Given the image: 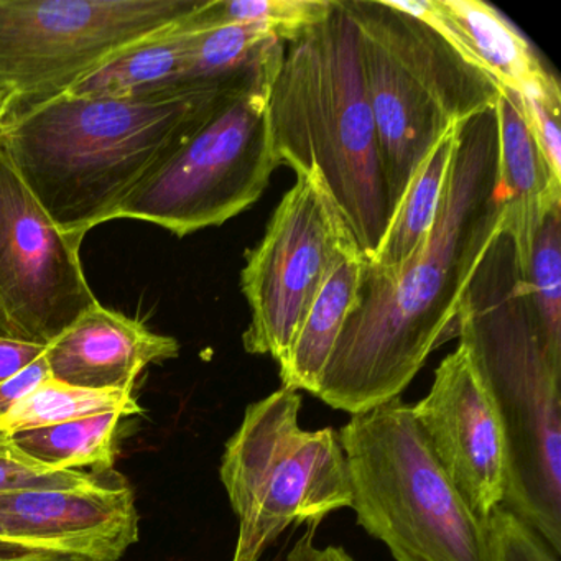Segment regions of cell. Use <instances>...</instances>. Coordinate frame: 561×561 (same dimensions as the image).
Masks as SVG:
<instances>
[{"mask_svg":"<svg viewBox=\"0 0 561 561\" xmlns=\"http://www.w3.org/2000/svg\"><path fill=\"white\" fill-rule=\"evenodd\" d=\"M182 22V21H180ZM179 24L116 55L100 70L81 80L68 93L87 98L152 96L185 83L195 32Z\"/></svg>","mask_w":561,"mask_h":561,"instance_id":"ac0fdd59","label":"cell"},{"mask_svg":"<svg viewBox=\"0 0 561 561\" xmlns=\"http://www.w3.org/2000/svg\"><path fill=\"white\" fill-rule=\"evenodd\" d=\"M4 121L5 119H0V130H2V126H4Z\"/></svg>","mask_w":561,"mask_h":561,"instance_id":"e575fe53","label":"cell"},{"mask_svg":"<svg viewBox=\"0 0 561 561\" xmlns=\"http://www.w3.org/2000/svg\"><path fill=\"white\" fill-rule=\"evenodd\" d=\"M284 50L222 80L152 96L107 100L65 93L11 114L0 147L60 231L87 238L114 221L130 193L165 163L242 84L275 70Z\"/></svg>","mask_w":561,"mask_h":561,"instance_id":"7a4b0ae2","label":"cell"},{"mask_svg":"<svg viewBox=\"0 0 561 561\" xmlns=\"http://www.w3.org/2000/svg\"><path fill=\"white\" fill-rule=\"evenodd\" d=\"M32 554L31 551L21 550V548L9 547V545H0V560H11V558L25 557Z\"/></svg>","mask_w":561,"mask_h":561,"instance_id":"d6a6232c","label":"cell"},{"mask_svg":"<svg viewBox=\"0 0 561 561\" xmlns=\"http://www.w3.org/2000/svg\"><path fill=\"white\" fill-rule=\"evenodd\" d=\"M81 244L55 225L0 147V337L47 347L100 304Z\"/></svg>","mask_w":561,"mask_h":561,"instance_id":"8fae6325","label":"cell"},{"mask_svg":"<svg viewBox=\"0 0 561 561\" xmlns=\"http://www.w3.org/2000/svg\"><path fill=\"white\" fill-rule=\"evenodd\" d=\"M412 412L453 484L488 522L504 502L507 456L494 402L465 346L439 363L432 389Z\"/></svg>","mask_w":561,"mask_h":561,"instance_id":"7c38bea8","label":"cell"},{"mask_svg":"<svg viewBox=\"0 0 561 561\" xmlns=\"http://www.w3.org/2000/svg\"><path fill=\"white\" fill-rule=\"evenodd\" d=\"M0 508L38 553L117 561L139 537L133 491L113 471L88 488L0 494Z\"/></svg>","mask_w":561,"mask_h":561,"instance_id":"4fadbf2b","label":"cell"},{"mask_svg":"<svg viewBox=\"0 0 561 561\" xmlns=\"http://www.w3.org/2000/svg\"><path fill=\"white\" fill-rule=\"evenodd\" d=\"M522 278L545 341L561 357V205L541 219Z\"/></svg>","mask_w":561,"mask_h":561,"instance_id":"cb8c5ba5","label":"cell"},{"mask_svg":"<svg viewBox=\"0 0 561 561\" xmlns=\"http://www.w3.org/2000/svg\"><path fill=\"white\" fill-rule=\"evenodd\" d=\"M278 68L229 94L215 114L130 193L114 219L150 222L185 238L225 225L259 202L272 173L280 167L267 114Z\"/></svg>","mask_w":561,"mask_h":561,"instance_id":"ba28073f","label":"cell"},{"mask_svg":"<svg viewBox=\"0 0 561 561\" xmlns=\"http://www.w3.org/2000/svg\"><path fill=\"white\" fill-rule=\"evenodd\" d=\"M107 412L133 416L144 410L127 390L83 389L50 376L0 419V436L11 438L15 433Z\"/></svg>","mask_w":561,"mask_h":561,"instance_id":"44dd1931","label":"cell"},{"mask_svg":"<svg viewBox=\"0 0 561 561\" xmlns=\"http://www.w3.org/2000/svg\"><path fill=\"white\" fill-rule=\"evenodd\" d=\"M495 117L499 130V186L504 231L514 242L524 272L535 234L550 209L561 205V180L551 173L522 111L517 93L501 87Z\"/></svg>","mask_w":561,"mask_h":561,"instance_id":"2e32d148","label":"cell"},{"mask_svg":"<svg viewBox=\"0 0 561 561\" xmlns=\"http://www.w3.org/2000/svg\"><path fill=\"white\" fill-rule=\"evenodd\" d=\"M0 561H94L90 558L75 557V554H60V553H32L25 557L11 558V560Z\"/></svg>","mask_w":561,"mask_h":561,"instance_id":"1f68e13d","label":"cell"},{"mask_svg":"<svg viewBox=\"0 0 561 561\" xmlns=\"http://www.w3.org/2000/svg\"><path fill=\"white\" fill-rule=\"evenodd\" d=\"M275 157L297 175L314 170L369 264L392 218L359 35L334 0L321 24L285 44L271 88Z\"/></svg>","mask_w":561,"mask_h":561,"instance_id":"277c9868","label":"cell"},{"mask_svg":"<svg viewBox=\"0 0 561 561\" xmlns=\"http://www.w3.org/2000/svg\"><path fill=\"white\" fill-rule=\"evenodd\" d=\"M504 221L497 117L489 110L459 126L423 248L392 275L364 265L359 305L337 337L317 397L350 415L399 399L426 357L455 336L472 275Z\"/></svg>","mask_w":561,"mask_h":561,"instance_id":"6da1fadb","label":"cell"},{"mask_svg":"<svg viewBox=\"0 0 561 561\" xmlns=\"http://www.w3.org/2000/svg\"><path fill=\"white\" fill-rule=\"evenodd\" d=\"M300 410V392L280 387L245 409L226 443L219 474L239 522L232 561H259L291 525L351 507L340 433L301 428Z\"/></svg>","mask_w":561,"mask_h":561,"instance_id":"52a82bcc","label":"cell"},{"mask_svg":"<svg viewBox=\"0 0 561 561\" xmlns=\"http://www.w3.org/2000/svg\"><path fill=\"white\" fill-rule=\"evenodd\" d=\"M364 265L360 252L344 254L336 262L278 364L282 387L317 396L337 337L359 305Z\"/></svg>","mask_w":561,"mask_h":561,"instance_id":"e0dca14e","label":"cell"},{"mask_svg":"<svg viewBox=\"0 0 561 561\" xmlns=\"http://www.w3.org/2000/svg\"><path fill=\"white\" fill-rule=\"evenodd\" d=\"M350 252H360L359 245L318 173L297 175L264 238L245 255L241 290L251 321L242 334L244 350L280 364L321 285Z\"/></svg>","mask_w":561,"mask_h":561,"instance_id":"30bf717a","label":"cell"},{"mask_svg":"<svg viewBox=\"0 0 561 561\" xmlns=\"http://www.w3.org/2000/svg\"><path fill=\"white\" fill-rule=\"evenodd\" d=\"M0 545H9V547L21 548V550L31 551V553H38L25 540L18 525L12 522V518L2 508H0Z\"/></svg>","mask_w":561,"mask_h":561,"instance_id":"4dcf8cb0","label":"cell"},{"mask_svg":"<svg viewBox=\"0 0 561 561\" xmlns=\"http://www.w3.org/2000/svg\"><path fill=\"white\" fill-rule=\"evenodd\" d=\"M389 4L435 28L499 87L522 94L553 78L517 27L484 2L389 0Z\"/></svg>","mask_w":561,"mask_h":561,"instance_id":"9a60e30c","label":"cell"},{"mask_svg":"<svg viewBox=\"0 0 561 561\" xmlns=\"http://www.w3.org/2000/svg\"><path fill=\"white\" fill-rule=\"evenodd\" d=\"M357 524L396 561H489L488 522L426 443L412 405L393 399L340 430Z\"/></svg>","mask_w":561,"mask_h":561,"instance_id":"8992f818","label":"cell"},{"mask_svg":"<svg viewBox=\"0 0 561 561\" xmlns=\"http://www.w3.org/2000/svg\"><path fill=\"white\" fill-rule=\"evenodd\" d=\"M175 337L96 304L45 347L50 376L75 387L133 392L150 364L175 359Z\"/></svg>","mask_w":561,"mask_h":561,"instance_id":"5bb4252c","label":"cell"},{"mask_svg":"<svg viewBox=\"0 0 561 561\" xmlns=\"http://www.w3.org/2000/svg\"><path fill=\"white\" fill-rule=\"evenodd\" d=\"M203 4L205 0H0V98L8 117L68 93L116 55L169 31Z\"/></svg>","mask_w":561,"mask_h":561,"instance_id":"9c48e42d","label":"cell"},{"mask_svg":"<svg viewBox=\"0 0 561 561\" xmlns=\"http://www.w3.org/2000/svg\"><path fill=\"white\" fill-rule=\"evenodd\" d=\"M8 117V106H5L4 100L0 98V119Z\"/></svg>","mask_w":561,"mask_h":561,"instance_id":"836d02e7","label":"cell"},{"mask_svg":"<svg viewBox=\"0 0 561 561\" xmlns=\"http://www.w3.org/2000/svg\"><path fill=\"white\" fill-rule=\"evenodd\" d=\"M359 35L390 206L439 137L494 110L501 87L425 22L389 0H343Z\"/></svg>","mask_w":561,"mask_h":561,"instance_id":"5b68a950","label":"cell"},{"mask_svg":"<svg viewBox=\"0 0 561 561\" xmlns=\"http://www.w3.org/2000/svg\"><path fill=\"white\" fill-rule=\"evenodd\" d=\"M113 471H57L22 455L11 439L0 436V494L35 489H75L100 484Z\"/></svg>","mask_w":561,"mask_h":561,"instance_id":"d4e9b609","label":"cell"},{"mask_svg":"<svg viewBox=\"0 0 561 561\" xmlns=\"http://www.w3.org/2000/svg\"><path fill=\"white\" fill-rule=\"evenodd\" d=\"M44 353V346L0 337V382L31 366Z\"/></svg>","mask_w":561,"mask_h":561,"instance_id":"f1b7e54d","label":"cell"},{"mask_svg":"<svg viewBox=\"0 0 561 561\" xmlns=\"http://www.w3.org/2000/svg\"><path fill=\"white\" fill-rule=\"evenodd\" d=\"M48 377H50V369L44 353V356L38 357L31 366L9 377L4 382H0V419L8 415L22 399L37 389Z\"/></svg>","mask_w":561,"mask_h":561,"instance_id":"83f0119b","label":"cell"},{"mask_svg":"<svg viewBox=\"0 0 561 561\" xmlns=\"http://www.w3.org/2000/svg\"><path fill=\"white\" fill-rule=\"evenodd\" d=\"M334 0H205L180 22L186 32H203L226 24L259 22L284 44L300 37L330 15Z\"/></svg>","mask_w":561,"mask_h":561,"instance_id":"603a6c76","label":"cell"},{"mask_svg":"<svg viewBox=\"0 0 561 561\" xmlns=\"http://www.w3.org/2000/svg\"><path fill=\"white\" fill-rule=\"evenodd\" d=\"M488 541L489 561H560L550 545L504 505L488 518Z\"/></svg>","mask_w":561,"mask_h":561,"instance_id":"484cf974","label":"cell"},{"mask_svg":"<svg viewBox=\"0 0 561 561\" xmlns=\"http://www.w3.org/2000/svg\"><path fill=\"white\" fill-rule=\"evenodd\" d=\"M504 433L502 505L561 553V357L545 341L511 236L472 275L456 321Z\"/></svg>","mask_w":561,"mask_h":561,"instance_id":"3957f363","label":"cell"},{"mask_svg":"<svg viewBox=\"0 0 561 561\" xmlns=\"http://www.w3.org/2000/svg\"><path fill=\"white\" fill-rule=\"evenodd\" d=\"M528 127L550 167L551 173L561 180V90L557 78L517 94Z\"/></svg>","mask_w":561,"mask_h":561,"instance_id":"4316f807","label":"cell"},{"mask_svg":"<svg viewBox=\"0 0 561 561\" xmlns=\"http://www.w3.org/2000/svg\"><path fill=\"white\" fill-rule=\"evenodd\" d=\"M121 412L15 433L11 442L22 455L57 471H110L116 459Z\"/></svg>","mask_w":561,"mask_h":561,"instance_id":"ffe728a7","label":"cell"},{"mask_svg":"<svg viewBox=\"0 0 561 561\" xmlns=\"http://www.w3.org/2000/svg\"><path fill=\"white\" fill-rule=\"evenodd\" d=\"M314 530L317 525H310L307 528L291 548L287 561H356L343 547H336V545L318 547L314 541Z\"/></svg>","mask_w":561,"mask_h":561,"instance_id":"f546056e","label":"cell"},{"mask_svg":"<svg viewBox=\"0 0 561 561\" xmlns=\"http://www.w3.org/2000/svg\"><path fill=\"white\" fill-rule=\"evenodd\" d=\"M461 126V124H459ZM459 126L449 127L420 163L397 203L389 228L366 268L392 275L425 244L438 216L443 190L458 144Z\"/></svg>","mask_w":561,"mask_h":561,"instance_id":"d6986e66","label":"cell"},{"mask_svg":"<svg viewBox=\"0 0 561 561\" xmlns=\"http://www.w3.org/2000/svg\"><path fill=\"white\" fill-rule=\"evenodd\" d=\"M284 48V42L259 22L195 32L186 81L222 80L245 73Z\"/></svg>","mask_w":561,"mask_h":561,"instance_id":"7402d4cb","label":"cell"}]
</instances>
